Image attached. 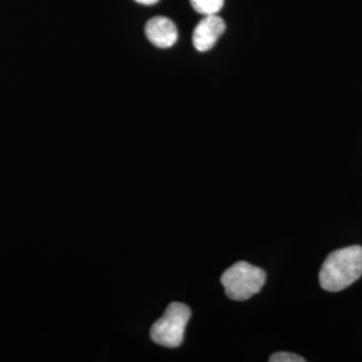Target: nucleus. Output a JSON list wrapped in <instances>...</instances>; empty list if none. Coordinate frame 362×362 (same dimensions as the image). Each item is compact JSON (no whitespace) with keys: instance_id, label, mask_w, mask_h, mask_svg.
<instances>
[{"instance_id":"nucleus-1","label":"nucleus","mask_w":362,"mask_h":362,"mask_svg":"<svg viewBox=\"0 0 362 362\" xmlns=\"http://www.w3.org/2000/svg\"><path fill=\"white\" fill-rule=\"evenodd\" d=\"M362 276V247L350 246L332 252L320 272V284L326 291H341Z\"/></svg>"},{"instance_id":"nucleus-2","label":"nucleus","mask_w":362,"mask_h":362,"mask_svg":"<svg viewBox=\"0 0 362 362\" xmlns=\"http://www.w3.org/2000/svg\"><path fill=\"white\" fill-rule=\"evenodd\" d=\"M266 284V272L247 262H238L221 275V285L233 300H247Z\"/></svg>"},{"instance_id":"nucleus-3","label":"nucleus","mask_w":362,"mask_h":362,"mask_svg":"<svg viewBox=\"0 0 362 362\" xmlns=\"http://www.w3.org/2000/svg\"><path fill=\"white\" fill-rule=\"evenodd\" d=\"M191 320V309L180 302L170 303L164 315L151 329L156 344L165 348H177L182 344L185 327Z\"/></svg>"},{"instance_id":"nucleus-4","label":"nucleus","mask_w":362,"mask_h":362,"mask_svg":"<svg viewBox=\"0 0 362 362\" xmlns=\"http://www.w3.org/2000/svg\"><path fill=\"white\" fill-rule=\"evenodd\" d=\"M226 31L224 21L216 15L204 16L199 25L194 27V46L197 52H204L211 50L218 39Z\"/></svg>"},{"instance_id":"nucleus-5","label":"nucleus","mask_w":362,"mask_h":362,"mask_svg":"<svg viewBox=\"0 0 362 362\" xmlns=\"http://www.w3.org/2000/svg\"><path fill=\"white\" fill-rule=\"evenodd\" d=\"M146 38L149 39L156 47L168 49L172 47L179 38V31L176 25L164 16H156L145 26Z\"/></svg>"},{"instance_id":"nucleus-6","label":"nucleus","mask_w":362,"mask_h":362,"mask_svg":"<svg viewBox=\"0 0 362 362\" xmlns=\"http://www.w3.org/2000/svg\"><path fill=\"white\" fill-rule=\"evenodd\" d=\"M191 4L196 13L207 15H216L224 6V0H191Z\"/></svg>"},{"instance_id":"nucleus-7","label":"nucleus","mask_w":362,"mask_h":362,"mask_svg":"<svg viewBox=\"0 0 362 362\" xmlns=\"http://www.w3.org/2000/svg\"><path fill=\"white\" fill-rule=\"evenodd\" d=\"M306 360L298 354L294 353H286V351H281V353H275L270 357V362H305Z\"/></svg>"},{"instance_id":"nucleus-8","label":"nucleus","mask_w":362,"mask_h":362,"mask_svg":"<svg viewBox=\"0 0 362 362\" xmlns=\"http://www.w3.org/2000/svg\"><path fill=\"white\" fill-rule=\"evenodd\" d=\"M137 3H141V4H145V6H152V4H155L157 3L158 0H136Z\"/></svg>"}]
</instances>
